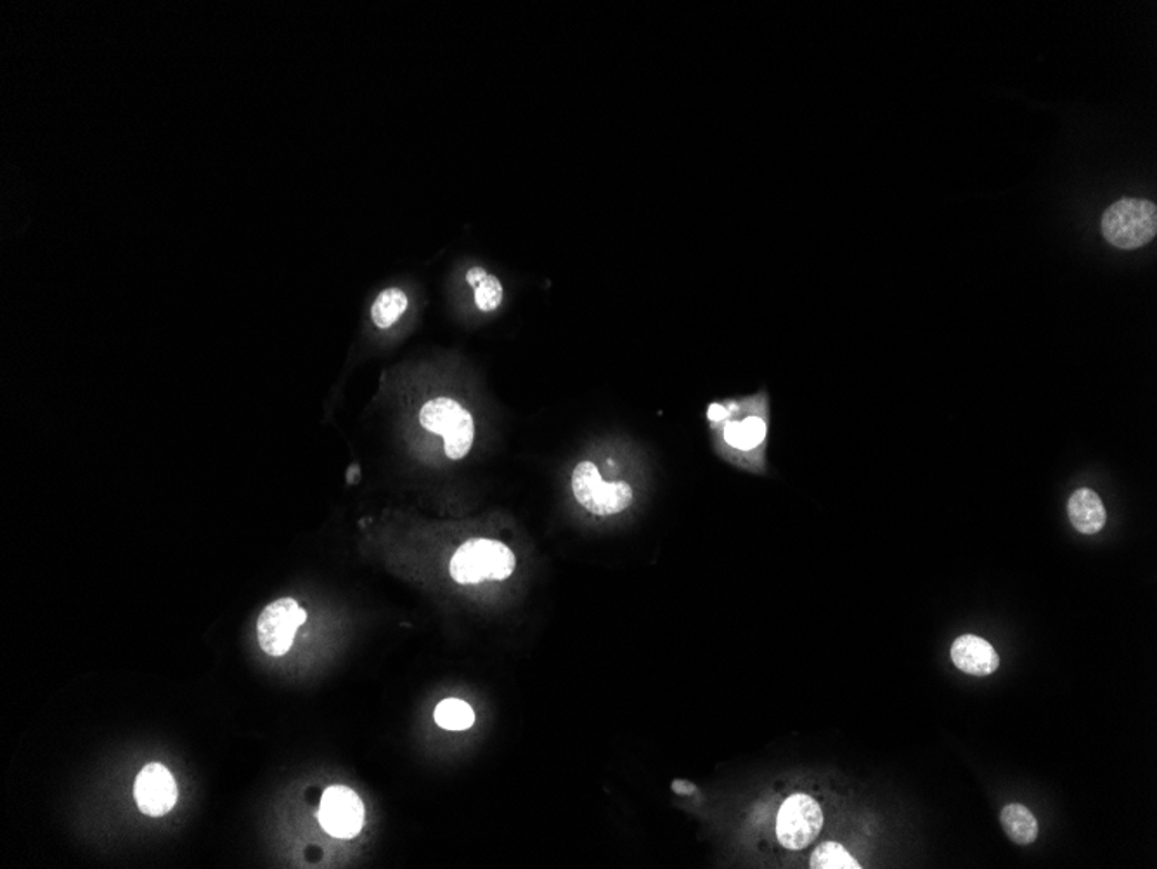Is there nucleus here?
<instances>
[{
  "label": "nucleus",
  "instance_id": "6",
  "mask_svg": "<svg viewBox=\"0 0 1157 869\" xmlns=\"http://www.w3.org/2000/svg\"><path fill=\"white\" fill-rule=\"evenodd\" d=\"M308 620V615L293 599H278L260 612L256 632L260 648L269 657H283L292 648L296 630Z\"/></svg>",
  "mask_w": 1157,
  "mask_h": 869
},
{
  "label": "nucleus",
  "instance_id": "4",
  "mask_svg": "<svg viewBox=\"0 0 1157 869\" xmlns=\"http://www.w3.org/2000/svg\"><path fill=\"white\" fill-rule=\"evenodd\" d=\"M420 422L426 431L444 436L445 455L461 460L472 450L475 423L470 411L451 398H435L420 411Z\"/></svg>",
  "mask_w": 1157,
  "mask_h": 869
},
{
  "label": "nucleus",
  "instance_id": "7",
  "mask_svg": "<svg viewBox=\"0 0 1157 869\" xmlns=\"http://www.w3.org/2000/svg\"><path fill=\"white\" fill-rule=\"evenodd\" d=\"M318 818L331 837L349 840L363 830L364 806L351 788L331 787L324 791Z\"/></svg>",
  "mask_w": 1157,
  "mask_h": 869
},
{
  "label": "nucleus",
  "instance_id": "8",
  "mask_svg": "<svg viewBox=\"0 0 1157 869\" xmlns=\"http://www.w3.org/2000/svg\"><path fill=\"white\" fill-rule=\"evenodd\" d=\"M178 782L162 763H150L135 779V802L144 815L165 816L178 803Z\"/></svg>",
  "mask_w": 1157,
  "mask_h": 869
},
{
  "label": "nucleus",
  "instance_id": "16",
  "mask_svg": "<svg viewBox=\"0 0 1157 869\" xmlns=\"http://www.w3.org/2000/svg\"><path fill=\"white\" fill-rule=\"evenodd\" d=\"M813 869H859L856 861L841 843L825 842L816 847L812 856Z\"/></svg>",
  "mask_w": 1157,
  "mask_h": 869
},
{
  "label": "nucleus",
  "instance_id": "17",
  "mask_svg": "<svg viewBox=\"0 0 1157 869\" xmlns=\"http://www.w3.org/2000/svg\"><path fill=\"white\" fill-rule=\"evenodd\" d=\"M707 416L708 419L714 420V422H721V420L728 417V410H726L725 407H721V404H711V407H708Z\"/></svg>",
  "mask_w": 1157,
  "mask_h": 869
},
{
  "label": "nucleus",
  "instance_id": "9",
  "mask_svg": "<svg viewBox=\"0 0 1157 869\" xmlns=\"http://www.w3.org/2000/svg\"><path fill=\"white\" fill-rule=\"evenodd\" d=\"M953 663L968 676L986 677L1000 667V658L988 640L977 636L958 637L952 646Z\"/></svg>",
  "mask_w": 1157,
  "mask_h": 869
},
{
  "label": "nucleus",
  "instance_id": "2",
  "mask_svg": "<svg viewBox=\"0 0 1157 869\" xmlns=\"http://www.w3.org/2000/svg\"><path fill=\"white\" fill-rule=\"evenodd\" d=\"M1157 233V209L1149 200L1123 198L1103 216V234L1110 246L1135 250L1147 246Z\"/></svg>",
  "mask_w": 1157,
  "mask_h": 869
},
{
  "label": "nucleus",
  "instance_id": "10",
  "mask_svg": "<svg viewBox=\"0 0 1157 869\" xmlns=\"http://www.w3.org/2000/svg\"><path fill=\"white\" fill-rule=\"evenodd\" d=\"M1067 516L1081 535H1095L1103 530L1107 522L1106 507L1095 491L1088 488L1076 490L1067 502Z\"/></svg>",
  "mask_w": 1157,
  "mask_h": 869
},
{
  "label": "nucleus",
  "instance_id": "5",
  "mask_svg": "<svg viewBox=\"0 0 1157 869\" xmlns=\"http://www.w3.org/2000/svg\"><path fill=\"white\" fill-rule=\"evenodd\" d=\"M823 828V810L809 795H792L776 818V837L788 850H803L815 842Z\"/></svg>",
  "mask_w": 1157,
  "mask_h": 869
},
{
  "label": "nucleus",
  "instance_id": "13",
  "mask_svg": "<svg viewBox=\"0 0 1157 869\" xmlns=\"http://www.w3.org/2000/svg\"><path fill=\"white\" fill-rule=\"evenodd\" d=\"M408 304L410 301H408L406 293L398 287H390L376 297V301L371 308V320L380 330L390 329L392 324L401 320L402 314L406 312Z\"/></svg>",
  "mask_w": 1157,
  "mask_h": 869
},
{
  "label": "nucleus",
  "instance_id": "12",
  "mask_svg": "<svg viewBox=\"0 0 1157 869\" xmlns=\"http://www.w3.org/2000/svg\"><path fill=\"white\" fill-rule=\"evenodd\" d=\"M466 281L473 289L476 308L484 312L496 311L503 302V284L484 268H472L466 273Z\"/></svg>",
  "mask_w": 1157,
  "mask_h": 869
},
{
  "label": "nucleus",
  "instance_id": "1",
  "mask_svg": "<svg viewBox=\"0 0 1157 869\" xmlns=\"http://www.w3.org/2000/svg\"><path fill=\"white\" fill-rule=\"evenodd\" d=\"M515 553L497 540L473 538L454 553L451 577L463 583H481L484 580H506L515 571Z\"/></svg>",
  "mask_w": 1157,
  "mask_h": 869
},
{
  "label": "nucleus",
  "instance_id": "15",
  "mask_svg": "<svg viewBox=\"0 0 1157 869\" xmlns=\"http://www.w3.org/2000/svg\"><path fill=\"white\" fill-rule=\"evenodd\" d=\"M435 722L447 731H465L475 722V713L466 701L450 698L435 708Z\"/></svg>",
  "mask_w": 1157,
  "mask_h": 869
},
{
  "label": "nucleus",
  "instance_id": "3",
  "mask_svg": "<svg viewBox=\"0 0 1157 869\" xmlns=\"http://www.w3.org/2000/svg\"><path fill=\"white\" fill-rule=\"evenodd\" d=\"M572 491L578 506L595 516L621 515L634 500L633 488L626 481H603L598 467L593 462L575 466Z\"/></svg>",
  "mask_w": 1157,
  "mask_h": 869
},
{
  "label": "nucleus",
  "instance_id": "14",
  "mask_svg": "<svg viewBox=\"0 0 1157 869\" xmlns=\"http://www.w3.org/2000/svg\"><path fill=\"white\" fill-rule=\"evenodd\" d=\"M766 436V423L759 417H748L738 422H730L725 429L726 443L736 450H754L759 447Z\"/></svg>",
  "mask_w": 1157,
  "mask_h": 869
},
{
  "label": "nucleus",
  "instance_id": "11",
  "mask_svg": "<svg viewBox=\"0 0 1157 869\" xmlns=\"http://www.w3.org/2000/svg\"><path fill=\"white\" fill-rule=\"evenodd\" d=\"M1000 821L1007 837L1017 846H1032L1038 838V821L1028 807L1010 803L1002 810Z\"/></svg>",
  "mask_w": 1157,
  "mask_h": 869
}]
</instances>
